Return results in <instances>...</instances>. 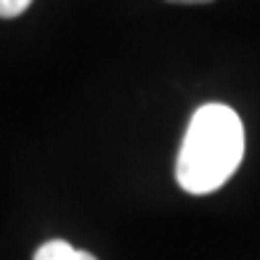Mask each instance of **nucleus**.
Listing matches in <instances>:
<instances>
[{"instance_id": "nucleus-1", "label": "nucleus", "mask_w": 260, "mask_h": 260, "mask_svg": "<svg viewBox=\"0 0 260 260\" xmlns=\"http://www.w3.org/2000/svg\"><path fill=\"white\" fill-rule=\"evenodd\" d=\"M244 157V125L231 106L205 104L191 114L175 159V181L188 194H212Z\"/></svg>"}, {"instance_id": "nucleus-2", "label": "nucleus", "mask_w": 260, "mask_h": 260, "mask_svg": "<svg viewBox=\"0 0 260 260\" xmlns=\"http://www.w3.org/2000/svg\"><path fill=\"white\" fill-rule=\"evenodd\" d=\"M35 260H99V257H93L90 252L77 250V247H72L64 239H51V242L38 247Z\"/></svg>"}, {"instance_id": "nucleus-3", "label": "nucleus", "mask_w": 260, "mask_h": 260, "mask_svg": "<svg viewBox=\"0 0 260 260\" xmlns=\"http://www.w3.org/2000/svg\"><path fill=\"white\" fill-rule=\"evenodd\" d=\"M32 6V0H0V19H14Z\"/></svg>"}, {"instance_id": "nucleus-4", "label": "nucleus", "mask_w": 260, "mask_h": 260, "mask_svg": "<svg viewBox=\"0 0 260 260\" xmlns=\"http://www.w3.org/2000/svg\"><path fill=\"white\" fill-rule=\"evenodd\" d=\"M170 3H210V0H170Z\"/></svg>"}]
</instances>
